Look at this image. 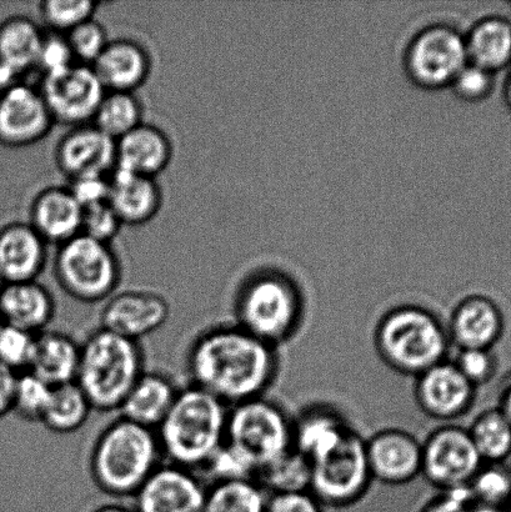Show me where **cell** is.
Listing matches in <instances>:
<instances>
[{
    "label": "cell",
    "mask_w": 511,
    "mask_h": 512,
    "mask_svg": "<svg viewBox=\"0 0 511 512\" xmlns=\"http://www.w3.org/2000/svg\"><path fill=\"white\" fill-rule=\"evenodd\" d=\"M277 349L235 323L219 324L193 340L185 364L193 386L230 408L265 396L277 378Z\"/></svg>",
    "instance_id": "cell-1"
},
{
    "label": "cell",
    "mask_w": 511,
    "mask_h": 512,
    "mask_svg": "<svg viewBox=\"0 0 511 512\" xmlns=\"http://www.w3.org/2000/svg\"><path fill=\"white\" fill-rule=\"evenodd\" d=\"M162 459L155 430L119 416L95 439L89 474L100 493L113 499H134Z\"/></svg>",
    "instance_id": "cell-2"
},
{
    "label": "cell",
    "mask_w": 511,
    "mask_h": 512,
    "mask_svg": "<svg viewBox=\"0 0 511 512\" xmlns=\"http://www.w3.org/2000/svg\"><path fill=\"white\" fill-rule=\"evenodd\" d=\"M229 406L207 391L180 389L167 418L155 430L163 458L189 470H203L227 441Z\"/></svg>",
    "instance_id": "cell-3"
},
{
    "label": "cell",
    "mask_w": 511,
    "mask_h": 512,
    "mask_svg": "<svg viewBox=\"0 0 511 512\" xmlns=\"http://www.w3.org/2000/svg\"><path fill=\"white\" fill-rule=\"evenodd\" d=\"M144 373L145 356L139 341L125 339L99 326L80 343L75 383L95 411H119Z\"/></svg>",
    "instance_id": "cell-4"
},
{
    "label": "cell",
    "mask_w": 511,
    "mask_h": 512,
    "mask_svg": "<svg viewBox=\"0 0 511 512\" xmlns=\"http://www.w3.org/2000/svg\"><path fill=\"white\" fill-rule=\"evenodd\" d=\"M374 345L379 358L397 373L417 378L448 359L447 325L424 306H395L378 321Z\"/></svg>",
    "instance_id": "cell-5"
},
{
    "label": "cell",
    "mask_w": 511,
    "mask_h": 512,
    "mask_svg": "<svg viewBox=\"0 0 511 512\" xmlns=\"http://www.w3.org/2000/svg\"><path fill=\"white\" fill-rule=\"evenodd\" d=\"M234 323L278 348L302 325L304 301L298 285L279 271L250 276L235 295Z\"/></svg>",
    "instance_id": "cell-6"
},
{
    "label": "cell",
    "mask_w": 511,
    "mask_h": 512,
    "mask_svg": "<svg viewBox=\"0 0 511 512\" xmlns=\"http://www.w3.org/2000/svg\"><path fill=\"white\" fill-rule=\"evenodd\" d=\"M59 288L84 304L105 303L117 293L123 269L110 244L79 234L59 245L53 261Z\"/></svg>",
    "instance_id": "cell-7"
},
{
    "label": "cell",
    "mask_w": 511,
    "mask_h": 512,
    "mask_svg": "<svg viewBox=\"0 0 511 512\" xmlns=\"http://www.w3.org/2000/svg\"><path fill=\"white\" fill-rule=\"evenodd\" d=\"M225 443L250 461L258 475L294 450V420L265 396L244 401L229 408Z\"/></svg>",
    "instance_id": "cell-8"
},
{
    "label": "cell",
    "mask_w": 511,
    "mask_h": 512,
    "mask_svg": "<svg viewBox=\"0 0 511 512\" xmlns=\"http://www.w3.org/2000/svg\"><path fill=\"white\" fill-rule=\"evenodd\" d=\"M309 464V491L324 508H347L358 503L373 483L365 440L353 428Z\"/></svg>",
    "instance_id": "cell-9"
},
{
    "label": "cell",
    "mask_w": 511,
    "mask_h": 512,
    "mask_svg": "<svg viewBox=\"0 0 511 512\" xmlns=\"http://www.w3.org/2000/svg\"><path fill=\"white\" fill-rule=\"evenodd\" d=\"M468 62L464 35L448 24H433L410 40L404 53V69L419 88L450 87Z\"/></svg>",
    "instance_id": "cell-10"
},
{
    "label": "cell",
    "mask_w": 511,
    "mask_h": 512,
    "mask_svg": "<svg viewBox=\"0 0 511 512\" xmlns=\"http://www.w3.org/2000/svg\"><path fill=\"white\" fill-rule=\"evenodd\" d=\"M483 465L468 429L462 426H439L422 443L420 475L440 491L467 488Z\"/></svg>",
    "instance_id": "cell-11"
},
{
    "label": "cell",
    "mask_w": 511,
    "mask_h": 512,
    "mask_svg": "<svg viewBox=\"0 0 511 512\" xmlns=\"http://www.w3.org/2000/svg\"><path fill=\"white\" fill-rule=\"evenodd\" d=\"M55 123L92 124L107 90L92 65L75 63L62 72L43 75L39 87Z\"/></svg>",
    "instance_id": "cell-12"
},
{
    "label": "cell",
    "mask_w": 511,
    "mask_h": 512,
    "mask_svg": "<svg viewBox=\"0 0 511 512\" xmlns=\"http://www.w3.org/2000/svg\"><path fill=\"white\" fill-rule=\"evenodd\" d=\"M170 313L169 300L158 291H117L105 301L100 311V328L140 343L145 336L162 329L168 323Z\"/></svg>",
    "instance_id": "cell-13"
},
{
    "label": "cell",
    "mask_w": 511,
    "mask_h": 512,
    "mask_svg": "<svg viewBox=\"0 0 511 512\" xmlns=\"http://www.w3.org/2000/svg\"><path fill=\"white\" fill-rule=\"evenodd\" d=\"M54 124L39 88L20 82L0 90V144L29 147L47 138Z\"/></svg>",
    "instance_id": "cell-14"
},
{
    "label": "cell",
    "mask_w": 511,
    "mask_h": 512,
    "mask_svg": "<svg viewBox=\"0 0 511 512\" xmlns=\"http://www.w3.org/2000/svg\"><path fill=\"white\" fill-rule=\"evenodd\" d=\"M477 390L447 359L415 378L414 398L429 418L449 424L472 409Z\"/></svg>",
    "instance_id": "cell-15"
},
{
    "label": "cell",
    "mask_w": 511,
    "mask_h": 512,
    "mask_svg": "<svg viewBox=\"0 0 511 512\" xmlns=\"http://www.w3.org/2000/svg\"><path fill=\"white\" fill-rule=\"evenodd\" d=\"M55 164L70 182L83 178H108L117 165V142L93 124L69 130L55 148Z\"/></svg>",
    "instance_id": "cell-16"
},
{
    "label": "cell",
    "mask_w": 511,
    "mask_h": 512,
    "mask_svg": "<svg viewBox=\"0 0 511 512\" xmlns=\"http://www.w3.org/2000/svg\"><path fill=\"white\" fill-rule=\"evenodd\" d=\"M207 488L193 470L162 464L134 496L135 512H204Z\"/></svg>",
    "instance_id": "cell-17"
},
{
    "label": "cell",
    "mask_w": 511,
    "mask_h": 512,
    "mask_svg": "<svg viewBox=\"0 0 511 512\" xmlns=\"http://www.w3.org/2000/svg\"><path fill=\"white\" fill-rule=\"evenodd\" d=\"M373 481L399 486L422 474V443L402 429H384L365 440Z\"/></svg>",
    "instance_id": "cell-18"
},
{
    "label": "cell",
    "mask_w": 511,
    "mask_h": 512,
    "mask_svg": "<svg viewBox=\"0 0 511 512\" xmlns=\"http://www.w3.org/2000/svg\"><path fill=\"white\" fill-rule=\"evenodd\" d=\"M450 344L458 350H494L505 331V316L497 301L473 294L459 301L447 325Z\"/></svg>",
    "instance_id": "cell-19"
},
{
    "label": "cell",
    "mask_w": 511,
    "mask_h": 512,
    "mask_svg": "<svg viewBox=\"0 0 511 512\" xmlns=\"http://www.w3.org/2000/svg\"><path fill=\"white\" fill-rule=\"evenodd\" d=\"M48 261V244L29 223L0 229V275L5 284L38 280Z\"/></svg>",
    "instance_id": "cell-20"
},
{
    "label": "cell",
    "mask_w": 511,
    "mask_h": 512,
    "mask_svg": "<svg viewBox=\"0 0 511 512\" xmlns=\"http://www.w3.org/2000/svg\"><path fill=\"white\" fill-rule=\"evenodd\" d=\"M83 208L68 187H48L35 195L29 224L47 244L62 245L82 233Z\"/></svg>",
    "instance_id": "cell-21"
},
{
    "label": "cell",
    "mask_w": 511,
    "mask_h": 512,
    "mask_svg": "<svg viewBox=\"0 0 511 512\" xmlns=\"http://www.w3.org/2000/svg\"><path fill=\"white\" fill-rule=\"evenodd\" d=\"M107 92L135 93L152 72V59L142 45L132 39L110 40L92 65Z\"/></svg>",
    "instance_id": "cell-22"
},
{
    "label": "cell",
    "mask_w": 511,
    "mask_h": 512,
    "mask_svg": "<svg viewBox=\"0 0 511 512\" xmlns=\"http://www.w3.org/2000/svg\"><path fill=\"white\" fill-rule=\"evenodd\" d=\"M108 204L123 225H144L157 217L163 192L157 179L114 169L109 175Z\"/></svg>",
    "instance_id": "cell-23"
},
{
    "label": "cell",
    "mask_w": 511,
    "mask_h": 512,
    "mask_svg": "<svg viewBox=\"0 0 511 512\" xmlns=\"http://www.w3.org/2000/svg\"><path fill=\"white\" fill-rule=\"evenodd\" d=\"M55 311L53 294L38 280L5 284L0 291V318L5 325L38 335L48 330Z\"/></svg>",
    "instance_id": "cell-24"
},
{
    "label": "cell",
    "mask_w": 511,
    "mask_h": 512,
    "mask_svg": "<svg viewBox=\"0 0 511 512\" xmlns=\"http://www.w3.org/2000/svg\"><path fill=\"white\" fill-rule=\"evenodd\" d=\"M172 159V140L155 125L143 122L117 140L115 169L157 179Z\"/></svg>",
    "instance_id": "cell-25"
},
{
    "label": "cell",
    "mask_w": 511,
    "mask_h": 512,
    "mask_svg": "<svg viewBox=\"0 0 511 512\" xmlns=\"http://www.w3.org/2000/svg\"><path fill=\"white\" fill-rule=\"evenodd\" d=\"M179 390L167 375L145 371L120 406V416L157 430L172 409Z\"/></svg>",
    "instance_id": "cell-26"
},
{
    "label": "cell",
    "mask_w": 511,
    "mask_h": 512,
    "mask_svg": "<svg viewBox=\"0 0 511 512\" xmlns=\"http://www.w3.org/2000/svg\"><path fill=\"white\" fill-rule=\"evenodd\" d=\"M80 360V343L63 331L45 330L35 336L28 371L50 386L74 383Z\"/></svg>",
    "instance_id": "cell-27"
},
{
    "label": "cell",
    "mask_w": 511,
    "mask_h": 512,
    "mask_svg": "<svg viewBox=\"0 0 511 512\" xmlns=\"http://www.w3.org/2000/svg\"><path fill=\"white\" fill-rule=\"evenodd\" d=\"M45 34L33 19L15 15L0 23V67L18 77L38 68Z\"/></svg>",
    "instance_id": "cell-28"
},
{
    "label": "cell",
    "mask_w": 511,
    "mask_h": 512,
    "mask_svg": "<svg viewBox=\"0 0 511 512\" xmlns=\"http://www.w3.org/2000/svg\"><path fill=\"white\" fill-rule=\"evenodd\" d=\"M352 426L337 410L318 406L294 420V449L313 461L342 440Z\"/></svg>",
    "instance_id": "cell-29"
},
{
    "label": "cell",
    "mask_w": 511,
    "mask_h": 512,
    "mask_svg": "<svg viewBox=\"0 0 511 512\" xmlns=\"http://www.w3.org/2000/svg\"><path fill=\"white\" fill-rule=\"evenodd\" d=\"M468 62L490 73L511 64V22L507 18H483L465 35Z\"/></svg>",
    "instance_id": "cell-30"
},
{
    "label": "cell",
    "mask_w": 511,
    "mask_h": 512,
    "mask_svg": "<svg viewBox=\"0 0 511 512\" xmlns=\"http://www.w3.org/2000/svg\"><path fill=\"white\" fill-rule=\"evenodd\" d=\"M93 411L87 396L75 381L54 386L42 424L54 434H73L83 428Z\"/></svg>",
    "instance_id": "cell-31"
},
{
    "label": "cell",
    "mask_w": 511,
    "mask_h": 512,
    "mask_svg": "<svg viewBox=\"0 0 511 512\" xmlns=\"http://www.w3.org/2000/svg\"><path fill=\"white\" fill-rule=\"evenodd\" d=\"M269 496L255 479L214 481L204 512H267Z\"/></svg>",
    "instance_id": "cell-32"
},
{
    "label": "cell",
    "mask_w": 511,
    "mask_h": 512,
    "mask_svg": "<svg viewBox=\"0 0 511 512\" xmlns=\"http://www.w3.org/2000/svg\"><path fill=\"white\" fill-rule=\"evenodd\" d=\"M484 464H505L511 456V425L498 408L484 410L468 428Z\"/></svg>",
    "instance_id": "cell-33"
},
{
    "label": "cell",
    "mask_w": 511,
    "mask_h": 512,
    "mask_svg": "<svg viewBox=\"0 0 511 512\" xmlns=\"http://www.w3.org/2000/svg\"><path fill=\"white\" fill-rule=\"evenodd\" d=\"M143 123V107L135 93L107 92L92 124L117 142Z\"/></svg>",
    "instance_id": "cell-34"
},
{
    "label": "cell",
    "mask_w": 511,
    "mask_h": 512,
    "mask_svg": "<svg viewBox=\"0 0 511 512\" xmlns=\"http://www.w3.org/2000/svg\"><path fill=\"white\" fill-rule=\"evenodd\" d=\"M255 480L270 495L309 491L310 464L294 449L272 465L260 470Z\"/></svg>",
    "instance_id": "cell-35"
},
{
    "label": "cell",
    "mask_w": 511,
    "mask_h": 512,
    "mask_svg": "<svg viewBox=\"0 0 511 512\" xmlns=\"http://www.w3.org/2000/svg\"><path fill=\"white\" fill-rule=\"evenodd\" d=\"M468 489L478 505L505 511L511 499V470L505 464H484Z\"/></svg>",
    "instance_id": "cell-36"
},
{
    "label": "cell",
    "mask_w": 511,
    "mask_h": 512,
    "mask_svg": "<svg viewBox=\"0 0 511 512\" xmlns=\"http://www.w3.org/2000/svg\"><path fill=\"white\" fill-rule=\"evenodd\" d=\"M53 386L25 371L18 374L15 384L12 413L28 423H40L47 411Z\"/></svg>",
    "instance_id": "cell-37"
},
{
    "label": "cell",
    "mask_w": 511,
    "mask_h": 512,
    "mask_svg": "<svg viewBox=\"0 0 511 512\" xmlns=\"http://www.w3.org/2000/svg\"><path fill=\"white\" fill-rule=\"evenodd\" d=\"M99 5L94 0H45L39 5V13L52 33L67 35L78 25L93 19Z\"/></svg>",
    "instance_id": "cell-38"
},
{
    "label": "cell",
    "mask_w": 511,
    "mask_h": 512,
    "mask_svg": "<svg viewBox=\"0 0 511 512\" xmlns=\"http://www.w3.org/2000/svg\"><path fill=\"white\" fill-rule=\"evenodd\" d=\"M35 336L4 324L0 329V363L17 374L28 371L33 360Z\"/></svg>",
    "instance_id": "cell-39"
},
{
    "label": "cell",
    "mask_w": 511,
    "mask_h": 512,
    "mask_svg": "<svg viewBox=\"0 0 511 512\" xmlns=\"http://www.w3.org/2000/svg\"><path fill=\"white\" fill-rule=\"evenodd\" d=\"M64 37L72 49L75 62L85 65H93L110 42L107 29L94 18L78 25Z\"/></svg>",
    "instance_id": "cell-40"
},
{
    "label": "cell",
    "mask_w": 511,
    "mask_h": 512,
    "mask_svg": "<svg viewBox=\"0 0 511 512\" xmlns=\"http://www.w3.org/2000/svg\"><path fill=\"white\" fill-rule=\"evenodd\" d=\"M203 471L214 481L257 478V470L239 451L225 443L204 466Z\"/></svg>",
    "instance_id": "cell-41"
},
{
    "label": "cell",
    "mask_w": 511,
    "mask_h": 512,
    "mask_svg": "<svg viewBox=\"0 0 511 512\" xmlns=\"http://www.w3.org/2000/svg\"><path fill=\"white\" fill-rule=\"evenodd\" d=\"M494 75L477 65L468 63L460 70L450 84L455 95L467 103H480L487 100L494 90Z\"/></svg>",
    "instance_id": "cell-42"
},
{
    "label": "cell",
    "mask_w": 511,
    "mask_h": 512,
    "mask_svg": "<svg viewBox=\"0 0 511 512\" xmlns=\"http://www.w3.org/2000/svg\"><path fill=\"white\" fill-rule=\"evenodd\" d=\"M453 363L477 389L488 384L498 370V359L493 350H458Z\"/></svg>",
    "instance_id": "cell-43"
},
{
    "label": "cell",
    "mask_w": 511,
    "mask_h": 512,
    "mask_svg": "<svg viewBox=\"0 0 511 512\" xmlns=\"http://www.w3.org/2000/svg\"><path fill=\"white\" fill-rule=\"evenodd\" d=\"M118 215L108 202L83 209L82 233L100 243L110 244L122 229Z\"/></svg>",
    "instance_id": "cell-44"
},
{
    "label": "cell",
    "mask_w": 511,
    "mask_h": 512,
    "mask_svg": "<svg viewBox=\"0 0 511 512\" xmlns=\"http://www.w3.org/2000/svg\"><path fill=\"white\" fill-rule=\"evenodd\" d=\"M75 58L64 35L52 33L45 34L42 49H40L38 69L43 75L62 72L72 67Z\"/></svg>",
    "instance_id": "cell-45"
},
{
    "label": "cell",
    "mask_w": 511,
    "mask_h": 512,
    "mask_svg": "<svg viewBox=\"0 0 511 512\" xmlns=\"http://www.w3.org/2000/svg\"><path fill=\"white\" fill-rule=\"evenodd\" d=\"M420 512H503L484 508L472 498L467 488L442 491L438 498L429 501Z\"/></svg>",
    "instance_id": "cell-46"
},
{
    "label": "cell",
    "mask_w": 511,
    "mask_h": 512,
    "mask_svg": "<svg viewBox=\"0 0 511 512\" xmlns=\"http://www.w3.org/2000/svg\"><path fill=\"white\" fill-rule=\"evenodd\" d=\"M324 509L310 491H299L270 495L267 512H325Z\"/></svg>",
    "instance_id": "cell-47"
},
{
    "label": "cell",
    "mask_w": 511,
    "mask_h": 512,
    "mask_svg": "<svg viewBox=\"0 0 511 512\" xmlns=\"http://www.w3.org/2000/svg\"><path fill=\"white\" fill-rule=\"evenodd\" d=\"M109 178V177H108ZM104 177L83 178L70 182L69 189L82 208L108 202L109 179Z\"/></svg>",
    "instance_id": "cell-48"
},
{
    "label": "cell",
    "mask_w": 511,
    "mask_h": 512,
    "mask_svg": "<svg viewBox=\"0 0 511 512\" xmlns=\"http://www.w3.org/2000/svg\"><path fill=\"white\" fill-rule=\"evenodd\" d=\"M17 378V373L0 363V419L12 413Z\"/></svg>",
    "instance_id": "cell-49"
},
{
    "label": "cell",
    "mask_w": 511,
    "mask_h": 512,
    "mask_svg": "<svg viewBox=\"0 0 511 512\" xmlns=\"http://www.w3.org/2000/svg\"><path fill=\"white\" fill-rule=\"evenodd\" d=\"M497 408L502 411L503 415L511 425V381L500 393L499 404Z\"/></svg>",
    "instance_id": "cell-50"
},
{
    "label": "cell",
    "mask_w": 511,
    "mask_h": 512,
    "mask_svg": "<svg viewBox=\"0 0 511 512\" xmlns=\"http://www.w3.org/2000/svg\"><path fill=\"white\" fill-rule=\"evenodd\" d=\"M90 512H135V510L122 504L112 503L100 505L98 508H95Z\"/></svg>",
    "instance_id": "cell-51"
},
{
    "label": "cell",
    "mask_w": 511,
    "mask_h": 512,
    "mask_svg": "<svg viewBox=\"0 0 511 512\" xmlns=\"http://www.w3.org/2000/svg\"><path fill=\"white\" fill-rule=\"evenodd\" d=\"M504 102L511 112V70L504 84Z\"/></svg>",
    "instance_id": "cell-52"
},
{
    "label": "cell",
    "mask_w": 511,
    "mask_h": 512,
    "mask_svg": "<svg viewBox=\"0 0 511 512\" xmlns=\"http://www.w3.org/2000/svg\"><path fill=\"white\" fill-rule=\"evenodd\" d=\"M4 285H5V281L3 280L2 275H0V291H2V289L4 288Z\"/></svg>",
    "instance_id": "cell-53"
},
{
    "label": "cell",
    "mask_w": 511,
    "mask_h": 512,
    "mask_svg": "<svg viewBox=\"0 0 511 512\" xmlns=\"http://www.w3.org/2000/svg\"><path fill=\"white\" fill-rule=\"evenodd\" d=\"M3 325H4L3 320H2V318H0V329L3 328Z\"/></svg>",
    "instance_id": "cell-54"
},
{
    "label": "cell",
    "mask_w": 511,
    "mask_h": 512,
    "mask_svg": "<svg viewBox=\"0 0 511 512\" xmlns=\"http://www.w3.org/2000/svg\"><path fill=\"white\" fill-rule=\"evenodd\" d=\"M507 510H509V512H511V499L509 501V505H508V509Z\"/></svg>",
    "instance_id": "cell-55"
},
{
    "label": "cell",
    "mask_w": 511,
    "mask_h": 512,
    "mask_svg": "<svg viewBox=\"0 0 511 512\" xmlns=\"http://www.w3.org/2000/svg\"><path fill=\"white\" fill-rule=\"evenodd\" d=\"M510 5H511V3H510Z\"/></svg>",
    "instance_id": "cell-56"
}]
</instances>
